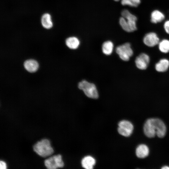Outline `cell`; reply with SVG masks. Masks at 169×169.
I'll use <instances>...</instances> for the list:
<instances>
[{
  "label": "cell",
  "instance_id": "obj_22",
  "mask_svg": "<svg viewBox=\"0 0 169 169\" xmlns=\"http://www.w3.org/2000/svg\"><path fill=\"white\" fill-rule=\"evenodd\" d=\"M161 169H169V167L167 166H163Z\"/></svg>",
  "mask_w": 169,
  "mask_h": 169
},
{
  "label": "cell",
  "instance_id": "obj_5",
  "mask_svg": "<svg viewBox=\"0 0 169 169\" xmlns=\"http://www.w3.org/2000/svg\"><path fill=\"white\" fill-rule=\"evenodd\" d=\"M116 52L120 58L125 61H128L133 54V50L129 43L117 46L116 48Z\"/></svg>",
  "mask_w": 169,
  "mask_h": 169
},
{
  "label": "cell",
  "instance_id": "obj_20",
  "mask_svg": "<svg viewBox=\"0 0 169 169\" xmlns=\"http://www.w3.org/2000/svg\"><path fill=\"white\" fill-rule=\"evenodd\" d=\"M164 28L166 32L169 34V20L165 22L164 24Z\"/></svg>",
  "mask_w": 169,
  "mask_h": 169
},
{
  "label": "cell",
  "instance_id": "obj_4",
  "mask_svg": "<svg viewBox=\"0 0 169 169\" xmlns=\"http://www.w3.org/2000/svg\"><path fill=\"white\" fill-rule=\"evenodd\" d=\"M78 86L79 88L82 90L88 97L93 99L98 98V91L95 85L94 84L84 80L79 83Z\"/></svg>",
  "mask_w": 169,
  "mask_h": 169
},
{
  "label": "cell",
  "instance_id": "obj_3",
  "mask_svg": "<svg viewBox=\"0 0 169 169\" xmlns=\"http://www.w3.org/2000/svg\"><path fill=\"white\" fill-rule=\"evenodd\" d=\"M33 148L37 154L43 157L50 156L54 152L50 141L47 139L38 141L33 145Z\"/></svg>",
  "mask_w": 169,
  "mask_h": 169
},
{
  "label": "cell",
  "instance_id": "obj_6",
  "mask_svg": "<svg viewBox=\"0 0 169 169\" xmlns=\"http://www.w3.org/2000/svg\"><path fill=\"white\" fill-rule=\"evenodd\" d=\"M44 163L45 166L49 169L62 168L64 165L62 156L60 154L49 157L45 160Z\"/></svg>",
  "mask_w": 169,
  "mask_h": 169
},
{
  "label": "cell",
  "instance_id": "obj_15",
  "mask_svg": "<svg viewBox=\"0 0 169 169\" xmlns=\"http://www.w3.org/2000/svg\"><path fill=\"white\" fill-rule=\"evenodd\" d=\"M65 43L69 48L76 49L78 47L80 44V41L77 38L75 37H71L66 39Z\"/></svg>",
  "mask_w": 169,
  "mask_h": 169
},
{
  "label": "cell",
  "instance_id": "obj_10",
  "mask_svg": "<svg viewBox=\"0 0 169 169\" xmlns=\"http://www.w3.org/2000/svg\"><path fill=\"white\" fill-rule=\"evenodd\" d=\"M149 153V148L146 145H140L136 148V154L138 158H144L148 156Z\"/></svg>",
  "mask_w": 169,
  "mask_h": 169
},
{
  "label": "cell",
  "instance_id": "obj_23",
  "mask_svg": "<svg viewBox=\"0 0 169 169\" xmlns=\"http://www.w3.org/2000/svg\"><path fill=\"white\" fill-rule=\"evenodd\" d=\"M115 1H119L120 0H114Z\"/></svg>",
  "mask_w": 169,
  "mask_h": 169
},
{
  "label": "cell",
  "instance_id": "obj_16",
  "mask_svg": "<svg viewBox=\"0 0 169 169\" xmlns=\"http://www.w3.org/2000/svg\"><path fill=\"white\" fill-rule=\"evenodd\" d=\"M41 23L43 26L46 29H50L53 26L50 15L48 13H45L42 16Z\"/></svg>",
  "mask_w": 169,
  "mask_h": 169
},
{
  "label": "cell",
  "instance_id": "obj_21",
  "mask_svg": "<svg viewBox=\"0 0 169 169\" xmlns=\"http://www.w3.org/2000/svg\"><path fill=\"white\" fill-rule=\"evenodd\" d=\"M0 168L1 169H6L7 168V165L6 163L3 161H0Z\"/></svg>",
  "mask_w": 169,
  "mask_h": 169
},
{
  "label": "cell",
  "instance_id": "obj_14",
  "mask_svg": "<svg viewBox=\"0 0 169 169\" xmlns=\"http://www.w3.org/2000/svg\"><path fill=\"white\" fill-rule=\"evenodd\" d=\"M95 163V159L90 156L84 157L81 161L82 167L86 169H92Z\"/></svg>",
  "mask_w": 169,
  "mask_h": 169
},
{
  "label": "cell",
  "instance_id": "obj_12",
  "mask_svg": "<svg viewBox=\"0 0 169 169\" xmlns=\"http://www.w3.org/2000/svg\"><path fill=\"white\" fill-rule=\"evenodd\" d=\"M24 66L28 71L32 73L36 71L38 67V63L33 59H29L26 61L24 63Z\"/></svg>",
  "mask_w": 169,
  "mask_h": 169
},
{
  "label": "cell",
  "instance_id": "obj_19",
  "mask_svg": "<svg viewBox=\"0 0 169 169\" xmlns=\"http://www.w3.org/2000/svg\"><path fill=\"white\" fill-rule=\"evenodd\" d=\"M121 3L123 5L136 7L140 4L141 0H121Z\"/></svg>",
  "mask_w": 169,
  "mask_h": 169
},
{
  "label": "cell",
  "instance_id": "obj_18",
  "mask_svg": "<svg viewBox=\"0 0 169 169\" xmlns=\"http://www.w3.org/2000/svg\"><path fill=\"white\" fill-rule=\"evenodd\" d=\"M158 48L161 52L164 53L169 52V40L164 39L158 44Z\"/></svg>",
  "mask_w": 169,
  "mask_h": 169
},
{
  "label": "cell",
  "instance_id": "obj_7",
  "mask_svg": "<svg viewBox=\"0 0 169 169\" xmlns=\"http://www.w3.org/2000/svg\"><path fill=\"white\" fill-rule=\"evenodd\" d=\"M133 130L132 124L128 120H122L118 123V132L123 136H129L132 133Z\"/></svg>",
  "mask_w": 169,
  "mask_h": 169
},
{
  "label": "cell",
  "instance_id": "obj_8",
  "mask_svg": "<svg viewBox=\"0 0 169 169\" xmlns=\"http://www.w3.org/2000/svg\"><path fill=\"white\" fill-rule=\"evenodd\" d=\"M150 61L149 56L145 53H141L136 59L135 62L137 67L141 70L146 69Z\"/></svg>",
  "mask_w": 169,
  "mask_h": 169
},
{
  "label": "cell",
  "instance_id": "obj_11",
  "mask_svg": "<svg viewBox=\"0 0 169 169\" xmlns=\"http://www.w3.org/2000/svg\"><path fill=\"white\" fill-rule=\"evenodd\" d=\"M169 67V61L166 59H160L155 65L156 70L159 72H163L166 71Z\"/></svg>",
  "mask_w": 169,
  "mask_h": 169
},
{
  "label": "cell",
  "instance_id": "obj_2",
  "mask_svg": "<svg viewBox=\"0 0 169 169\" xmlns=\"http://www.w3.org/2000/svg\"><path fill=\"white\" fill-rule=\"evenodd\" d=\"M121 17L119 19V23L125 31L131 32L137 29L136 22L137 18L127 9L123 10L121 13Z\"/></svg>",
  "mask_w": 169,
  "mask_h": 169
},
{
  "label": "cell",
  "instance_id": "obj_9",
  "mask_svg": "<svg viewBox=\"0 0 169 169\" xmlns=\"http://www.w3.org/2000/svg\"><path fill=\"white\" fill-rule=\"evenodd\" d=\"M144 43L147 46L153 47L158 44L159 38L154 32H149L146 34L143 38Z\"/></svg>",
  "mask_w": 169,
  "mask_h": 169
},
{
  "label": "cell",
  "instance_id": "obj_17",
  "mask_svg": "<svg viewBox=\"0 0 169 169\" xmlns=\"http://www.w3.org/2000/svg\"><path fill=\"white\" fill-rule=\"evenodd\" d=\"M113 47L114 45L111 41H105L102 44V52L105 55H110L112 52Z\"/></svg>",
  "mask_w": 169,
  "mask_h": 169
},
{
  "label": "cell",
  "instance_id": "obj_1",
  "mask_svg": "<svg viewBox=\"0 0 169 169\" xmlns=\"http://www.w3.org/2000/svg\"><path fill=\"white\" fill-rule=\"evenodd\" d=\"M143 130L144 134L148 137L152 138L156 135L159 138H163L166 135V127L160 119L150 118L146 121Z\"/></svg>",
  "mask_w": 169,
  "mask_h": 169
},
{
  "label": "cell",
  "instance_id": "obj_13",
  "mask_svg": "<svg viewBox=\"0 0 169 169\" xmlns=\"http://www.w3.org/2000/svg\"><path fill=\"white\" fill-rule=\"evenodd\" d=\"M164 14L158 10H155L152 12L151 15V21L154 23H156L162 21L165 18Z\"/></svg>",
  "mask_w": 169,
  "mask_h": 169
}]
</instances>
